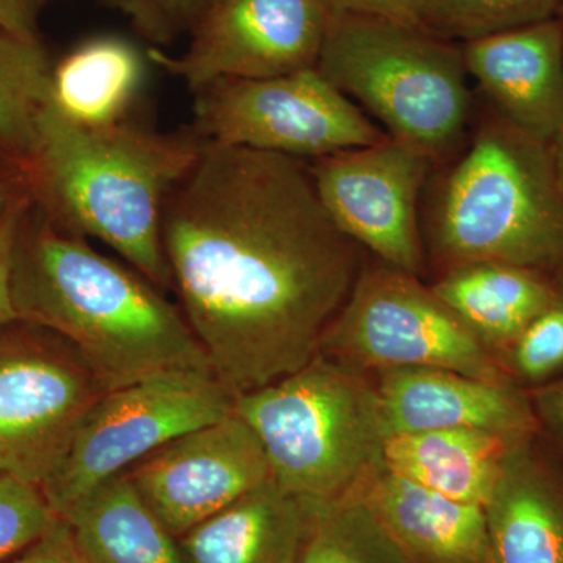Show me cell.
Returning <instances> with one entry per match:
<instances>
[{
    "label": "cell",
    "mask_w": 563,
    "mask_h": 563,
    "mask_svg": "<svg viewBox=\"0 0 563 563\" xmlns=\"http://www.w3.org/2000/svg\"><path fill=\"white\" fill-rule=\"evenodd\" d=\"M429 240L444 272L496 262L563 277V192L550 144L490 107L440 184Z\"/></svg>",
    "instance_id": "4"
},
{
    "label": "cell",
    "mask_w": 563,
    "mask_h": 563,
    "mask_svg": "<svg viewBox=\"0 0 563 563\" xmlns=\"http://www.w3.org/2000/svg\"><path fill=\"white\" fill-rule=\"evenodd\" d=\"M235 412L211 372H173L111 388L88 410L41 490L58 517L177 437Z\"/></svg>",
    "instance_id": "8"
},
{
    "label": "cell",
    "mask_w": 563,
    "mask_h": 563,
    "mask_svg": "<svg viewBox=\"0 0 563 563\" xmlns=\"http://www.w3.org/2000/svg\"><path fill=\"white\" fill-rule=\"evenodd\" d=\"M274 483L313 504H350L384 468L388 437L376 384L318 354L298 372L235 398Z\"/></svg>",
    "instance_id": "5"
},
{
    "label": "cell",
    "mask_w": 563,
    "mask_h": 563,
    "mask_svg": "<svg viewBox=\"0 0 563 563\" xmlns=\"http://www.w3.org/2000/svg\"><path fill=\"white\" fill-rule=\"evenodd\" d=\"M331 16L325 0H211L184 54L152 49L150 58L192 91L317 68Z\"/></svg>",
    "instance_id": "12"
},
{
    "label": "cell",
    "mask_w": 563,
    "mask_h": 563,
    "mask_svg": "<svg viewBox=\"0 0 563 563\" xmlns=\"http://www.w3.org/2000/svg\"><path fill=\"white\" fill-rule=\"evenodd\" d=\"M146 38L168 43L195 27L211 0H113Z\"/></svg>",
    "instance_id": "28"
},
{
    "label": "cell",
    "mask_w": 563,
    "mask_h": 563,
    "mask_svg": "<svg viewBox=\"0 0 563 563\" xmlns=\"http://www.w3.org/2000/svg\"><path fill=\"white\" fill-rule=\"evenodd\" d=\"M515 384L529 391L563 377V280L553 302L526 329L504 362Z\"/></svg>",
    "instance_id": "26"
},
{
    "label": "cell",
    "mask_w": 563,
    "mask_h": 563,
    "mask_svg": "<svg viewBox=\"0 0 563 563\" xmlns=\"http://www.w3.org/2000/svg\"><path fill=\"white\" fill-rule=\"evenodd\" d=\"M125 474L176 539L272 479L261 439L236 412L177 437Z\"/></svg>",
    "instance_id": "13"
},
{
    "label": "cell",
    "mask_w": 563,
    "mask_h": 563,
    "mask_svg": "<svg viewBox=\"0 0 563 563\" xmlns=\"http://www.w3.org/2000/svg\"><path fill=\"white\" fill-rule=\"evenodd\" d=\"M466 73L492 109L550 144L563 128V31L558 18L462 43Z\"/></svg>",
    "instance_id": "15"
},
{
    "label": "cell",
    "mask_w": 563,
    "mask_h": 563,
    "mask_svg": "<svg viewBox=\"0 0 563 563\" xmlns=\"http://www.w3.org/2000/svg\"><path fill=\"white\" fill-rule=\"evenodd\" d=\"M313 515L272 477L177 540L187 563H298Z\"/></svg>",
    "instance_id": "18"
},
{
    "label": "cell",
    "mask_w": 563,
    "mask_h": 563,
    "mask_svg": "<svg viewBox=\"0 0 563 563\" xmlns=\"http://www.w3.org/2000/svg\"><path fill=\"white\" fill-rule=\"evenodd\" d=\"M9 199V190H7V185L3 181H0V217H2L3 211L7 210V207L10 206Z\"/></svg>",
    "instance_id": "35"
},
{
    "label": "cell",
    "mask_w": 563,
    "mask_h": 563,
    "mask_svg": "<svg viewBox=\"0 0 563 563\" xmlns=\"http://www.w3.org/2000/svg\"><path fill=\"white\" fill-rule=\"evenodd\" d=\"M52 99V69L38 41L0 31V150L31 162L38 118Z\"/></svg>",
    "instance_id": "23"
},
{
    "label": "cell",
    "mask_w": 563,
    "mask_h": 563,
    "mask_svg": "<svg viewBox=\"0 0 563 563\" xmlns=\"http://www.w3.org/2000/svg\"><path fill=\"white\" fill-rule=\"evenodd\" d=\"M484 509L493 563H563V462L540 433L514 444Z\"/></svg>",
    "instance_id": "17"
},
{
    "label": "cell",
    "mask_w": 563,
    "mask_h": 563,
    "mask_svg": "<svg viewBox=\"0 0 563 563\" xmlns=\"http://www.w3.org/2000/svg\"><path fill=\"white\" fill-rule=\"evenodd\" d=\"M0 31L25 41H36L33 0H0Z\"/></svg>",
    "instance_id": "33"
},
{
    "label": "cell",
    "mask_w": 563,
    "mask_h": 563,
    "mask_svg": "<svg viewBox=\"0 0 563 563\" xmlns=\"http://www.w3.org/2000/svg\"><path fill=\"white\" fill-rule=\"evenodd\" d=\"M24 202L11 201L0 217V329L20 321L13 301L11 288V273H13L14 246H16L18 232L22 217H24Z\"/></svg>",
    "instance_id": "30"
},
{
    "label": "cell",
    "mask_w": 563,
    "mask_h": 563,
    "mask_svg": "<svg viewBox=\"0 0 563 563\" xmlns=\"http://www.w3.org/2000/svg\"><path fill=\"white\" fill-rule=\"evenodd\" d=\"M7 563H87L63 518L38 542Z\"/></svg>",
    "instance_id": "31"
},
{
    "label": "cell",
    "mask_w": 563,
    "mask_h": 563,
    "mask_svg": "<svg viewBox=\"0 0 563 563\" xmlns=\"http://www.w3.org/2000/svg\"><path fill=\"white\" fill-rule=\"evenodd\" d=\"M162 242L181 313L235 398L320 354L362 269L306 163L209 141L166 199Z\"/></svg>",
    "instance_id": "1"
},
{
    "label": "cell",
    "mask_w": 563,
    "mask_h": 563,
    "mask_svg": "<svg viewBox=\"0 0 563 563\" xmlns=\"http://www.w3.org/2000/svg\"><path fill=\"white\" fill-rule=\"evenodd\" d=\"M376 374L388 435L443 429H477L512 439L540 433L529 393L517 384L485 383L440 368Z\"/></svg>",
    "instance_id": "14"
},
{
    "label": "cell",
    "mask_w": 563,
    "mask_h": 563,
    "mask_svg": "<svg viewBox=\"0 0 563 563\" xmlns=\"http://www.w3.org/2000/svg\"><path fill=\"white\" fill-rule=\"evenodd\" d=\"M331 14H358L432 32L439 0H325Z\"/></svg>",
    "instance_id": "29"
},
{
    "label": "cell",
    "mask_w": 563,
    "mask_h": 563,
    "mask_svg": "<svg viewBox=\"0 0 563 563\" xmlns=\"http://www.w3.org/2000/svg\"><path fill=\"white\" fill-rule=\"evenodd\" d=\"M558 18L559 22H561V25H562V31H563V0H562V3H561V9H559L558 11Z\"/></svg>",
    "instance_id": "36"
},
{
    "label": "cell",
    "mask_w": 563,
    "mask_h": 563,
    "mask_svg": "<svg viewBox=\"0 0 563 563\" xmlns=\"http://www.w3.org/2000/svg\"><path fill=\"white\" fill-rule=\"evenodd\" d=\"M320 354L365 373L440 368L485 383L515 384L431 287L383 262L361 269L322 335Z\"/></svg>",
    "instance_id": "7"
},
{
    "label": "cell",
    "mask_w": 563,
    "mask_h": 563,
    "mask_svg": "<svg viewBox=\"0 0 563 563\" xmlns=\"http://www.w3.org/2000/svg\"><path fill=\"white\" fill-rule=\"evenodd\" d=\"M523 439L477 429L391 433L384 443V465L454 501L485 507L507 454Z\"/></svg>",
    "instance_id": "20"
},
{
    "label": "cell",
    "mask_w": 563,
    "mask_h": 563,
    "mask_svg": "<svg viewBox=\"0 0 563 563\" xmlns=\"http://www.w3.org/2000/svg\"><path fill=\"white\" fill-rule=\"evenodd\" d=\"M58 520L40 487L0 474V563L24 553Z\"/></svg>",
    "instance_id": "27"
},
{
    "label": "cell",
    "mask_w": 563,
    "mask_h": 563,
    "mask_svg": "<svg viewBox=\"0 0 563 563\" xmlns=\"http://www.w3.org/2000/svg\"><path fill=\"white\" fill-rule=\"evenodd\" d=\"M318 70L388 129L442 162L472 114L462 47L435 33L358 14H332Z\"/></svg>",
    "instance_id": "6"
},
{
    "label": "cell",
    "mask_w": 563,
    "mask_h": 563,
    "mask_svg": "<svg viewBox=\"0 0 563 563\" xmlns=\"http://www.w3.org/2000/svg\"><path fill=\"white\" fill-rule=\"evenodd\" d=\"M11 288L20 321L69 340L110 390L158 374L211 372L165 291L55 222L22 217Z\"/></svg>",
    "instance_id": "2"
},
{
    "label": "cell",
    "mask_w": 563,
    "mask_h": 563,
    "mask_svg": "<svg viewBox=\"0 0 563 563\" xmlns=\"http://www.w3.org/2000/svg\"><path fill=\"white\" fill-rule=\"evenodd\" d=\"M561 3L562 0H439L432 33L466 43L553 20Z\"/></svg>",
    "instance_id": "24"
},
{
    "label": "cell",
    "mask_w": 563,
    "mask_h": 563,
    "mask_svg": "<svg viewBox=\"0 0 563 563\" xmlns=\"http://www.w3.org/2000/svg\"><path fill=\"white\" fill-rule=\"evenodd\" d=\"M562 280L525 266L477 262L448 269L431 288L504 368L515 343L553 302Z\"/></svg>",
    "instance_id": "19"
},
{
    "label": "cell",
    "mask_w": 563,
    "mask_h": 563,
    "mask_svg": "<svg viewBox=\"0 0 563 563\" xmlns=\"http://www.w3.org/2000/svg\"><path fill=\"white\" fill-rule=\"evenodd\" d=\"M432 165L412 143L388 135L373 146L317 158L309 168L322 207L344 235L385 265L420 277L418 201Z\"/></svg>",
    "instance_id": "11"
},
{
    "label": "cell",
    "mask_w": 563,
    "mask_h": 563,
    "mask_svg": "<svg viewBox=\"0 0 563 563\" xmlns=\"http://www.w3.org/2000/svg\"><path fill=\"white\" fill-rule=\"evenodd\" d=\"M143 79V60L128 41L106 36L81 44L52 70V102L81 125L120 122Z\"/></svg>",
    "instance_id": "22"
},
{
    "label": "cell",
    "mask_w": 563,
    "mask_h": 563,
    "mask_svg": "<svg viewBox=\"0 0 563 563\" xmlns=\"http://www.w3.org/2000/svg\"><path fill=\"white\" fill-rule=\"evenodd\" d=\"M551 161H553L555 179L563 192V128L550 143Z\"/></svg>",
    "instance_id": "34"
},
{
    "label": "cell",
    "mask_w": 563,
    "mask_h": 563,
    "mask_svg": "<svg viewBox=\"0 0 563 563\" xmlns=\"http://www.w3.org/2000/svg\"><path fill=\"white\" fill-rule=\"evenodd\" d=\"M192 133L224 146L317 158L373 146L388 133L318 68L220 79L195 91Z\"/></svg>",
    "instance_id": "9"
},
{
    "label": "cell",
    "mask_w": 563,
    "mask_h": 563,
    "mask_svg": "<svg viewBox=\"0 0 563 563\" xmlns=\"http://www.w3.org/2000/svg\"><path fill=\"white\" fill-rule=\"evenodd\" d=\"M22 324L0 333V474L41 488L110 388L60 333Z\"/></svg>",
    "instance_id": "10"
},
{
    "label": "cell",
    "mask_w": 563,
    "mask_h": 563,
    "mask_svg": "<svg viewBox=\"0 0 563 563\" xmlns=\"http://www.w3.org/2000/svg\"><path fill=\"white\" fill-rule=\"evenodd\" d=\"M87 563H187L179 540L129 479L114 477L63 517Z\"/></svg>",
    "instance_id": "21"
},
{
    "label": "cell",
    "mask_w": 563,
    "mask_h": 563,
    "mask_svg": "<svg viewBox=\"0 0 563 563\" xmlns=\"http://www.w3.org/2000/svg\"><path fill=\"white\" fill-rule=\"evenodd\" d=\"M528 393L539 420L540 435L563 457V377Z\"/></svg>",
    "instance_id": "32"
},
{
    "label": "cell",
    "mask_w": 563,
    "mask_h": 563,
    "mask_svg": "<svg viewBox=\"0 0 563 563\" xmlns=\"http://www.w3.org/2000/svg\"><path fill=\"white\" fill-rule=\"evenodd\" d=\"M201 143L192 132L165 135L121 121L77 124L51 99L41 111L29 163L62 231L101 240L168 291L173 282L163 251V210Z\"/></svg>",
    "instance_id": "3"
},
{
    "label": "cell",
    "mask_w": 563,
    "mask_h": 563,
    "mask_svg": "<svg viewBox=\"0 0 563 563\" xmlns=\"http://www.w3.org/2000/svg\"><path fill=\"white\" fill-rule=\"evenodd\" d=\"M376 529L354 504H314L312 529L298 563H376Z\"/></svg>",
    "instance_id": "25"
},
{
    "label": "cell",
    "mask_w": 563,
    "mask_h": 563,
    "mask_svg": "<svg viewBox=\"0 0 563 563\" xmlns=\"http://www.w3.org/2000/svg\"><path fill=\"white\" fill-rule=\"evenodd\" d=\"M407 563H493L485 509L380 470L350 503Z\"/></svg>",
    "instance_id": "16"
}]
</instances>
